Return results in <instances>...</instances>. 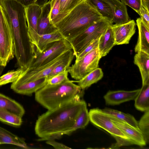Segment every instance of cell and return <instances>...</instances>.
<instances>
[{"label":"cell","mask_w":149,"mask_h":149,"mask_svg":"<svg viewBox=\"0 0 149 149\" xmlns=\"http://www.w3.org/2000/svg\"><path fill=\"white\" fill-rule=\"evenodd\" d=\"M87 106L81 99L49 110L39 116L35 127L39 141L59 138L73 125L82 109Z\"/></svg>","instance_id":"cell-1"},{"label":"cell","mask_w":149,"mask_h":149,"mask_svg":"<svg viewBox=\"0 0 149 149\" xmlns=\"http://www.w3.org/2000/svg\"><path fill=\"white\" fill-rule=\"evenodd\" d=\"M103 18L87 0L78 5L53 25L68 40L81 33L95 22Z\"/></svg>","instance_id":"cell-2"},{"label":"cell","mask_w":149,"mask_h":149,"mask_svg":"<svg viewBox=\"0 0 149 149\" xmlns=\"http://www.w3.org/2000/svg\"><path fill=\"white\" fill-rule=\"evenodd\" d=\"M83 90L69 80L58 84H46L35 93V99L48 110H52L81 100Z\"/></svg>","instance_id":"cell-3"},{"label":"cell","mask_w":149,"mask_h":149,"mask_svg":"<svg viewBox=\"0 0 149 149\" xmlns=\"http://www.w3.org/2000/svg\"><path fill=\"white\" fill-rule=\"evenodd\" d=\"M112 25L109 20L102 18L78 35L68 40L72 47L75 56L83 51L92 42L99 38L108 27Z\"/></svg>","instance_id":"cell-4"},{"label":"cell","mask_w":149,"mask_h":149,"mask_svg":"<svg viewBox=\"0 0 149 149\" xmlns=\"http://www.w3.org/2000/svg\"><path fill=\"white\" fill-rule=\"evenodd\" d=\"M90 121L94 125L107 132L116 139L113 148L134 145L133 141L115 125L109 116L98 108L91 109L88 112Z\"/></svg>","instance_id":"cell-5"},{"label":"cell","mask_w":149,"mask_h":149,"mask_svg":"<svg viewBox=\"0 0 149 149\" xmlns=\"http://www.w3.org/2000/svg\"><path fill=\"white\" fill-rule=\"evenodd\" d=\"M73 55L72 49L68 50L43 66L36 68H27L23 70L18 79L12 83L20 84L46 77L57 65Z\"/></svg>","instance_id":"cell-6"},{"label":"cell","mask_w":149,"mask_h":149,"mask_svg":"<svg viewBox=\"0 0 149 149\" xmlns=\"http://www.w3.org/2000/svg\"><path fill=\"white\" fill-rule=\"evenodd\" d=\"M72 49L71 45L64 39L50 43L42 52H38L36 51L32 61L27 68H36L43 66L66 51Z\"/></svg>","instance_id":"cell-7"},{"label":"cell","mask_w":149,"mask_h":149,"mask_svg":"<svg viewBox=\"0 0 149 149\" xmlns=\"http://www.w3.org/2000/svg\"><path fill=\"white\" fill-rule=\"evenodd\" d=\"M101 57L98 48L90 51L67 69L71 77L78 80L98 68Z\"/></svg>","instance_id":"cell-8"},{"label":"cell","mask_w":149,"mask_h":149,"mask_svg":"<svg viewBox=\"0 0 149 149\" xmlns=\"http://www.w3.org/2000/svg\"><path fill=\"white\" fill-rule=\"evenodd\" d=\"M15 56L13 35L0 5V63L5 67Z\"/></svg>","instance_id":"cell-9"},{"label":"cell","mask_w":149,"mask_h":149,"mask_svg":"<svg viewBox=\"0 0 149 149\" xmlns=\"http://www.w3.org/2000/svg\"><path fill=\"white\" fill-rule=\"evenodd\" d=\"M25 10L29 36L31 42L36 48L39 37L37 22L42 12V6L35 3L25 7Z\"/></svg>","instance_id":"cell-10"},{"label":"cell","mask_w":149,"mask_h":149,"mask_svg":"<svg viewBox=\"0 0 149 149\" xmlns=\"http://www.w3.org/2000/svg\"><path fill=\"white\" fill-rule=\"evenodd\" d=\"M108 115L113 122L133 141L134 145L140 146L146 145V143L143 136L139 128L133 127L123 121Z\"/></svg>","instance_id":"cell-11"},{"label":"cell","mask_w":149,"mask_h":149,"mask_svg":"<svg viewBox=\"0 0 149 149\" xmlns=\"http://www.w3.org/2000/svg\"><path fill=\"white\" fill-rule=\"evenodd\" d=\"M136 24L134 20L122 24L112 25L116 45L126 44L136 32Z\"/></svg>","instance_id":"cell-12"},{"label":"cell","mask_w":149,"mask_h":149,"mask_svg":"<svg viewBox=\"0 0 149 149\" xmlns=\"http://www.w3.org/2000/svg\"><path fill=\"white\" fill-rule=\"evenodd\" d=\"M140 89L132 91L123 90L109 91L104 96L106 104L109 105H115L130 100H134Z\"/></svg>","instance_id":"cell-13"},{"label":"cell","mask_w":149,"mask_h":149,"mask_svg":"<svg viewBox=\"0 0 149 149\" xmlns=\"http://www.w3.org/2000/svg\"><path fill=\"white\" fill-rule=\"evenodd\" d=\"M109 5L112 13V25L127 23L131 20L129 16L126 5L119 0H104Z\"/></svg>","instance_id":"cell-14"},{"label":"cell","mask_w":149,"mask_h":149,"mask_svg":"<svg viewBox=\"0 0 149 149\" xmlns=\"http://www.w3.org/2000/svg\"><path fill=\"white\" fill-rule=\"evenodd\" d=\"M51 9L50 1L42 6V12L37 22V30L39 35L51 33L57 30L51 24L49 19V14Z\"/></svg>","instance_id":"cell-15"},{"label":"cell","mask_w":149,"mask_h":149,"mask_svg":"<svg viewBox=\"0 0 149 149\" xmlns=\"http://www.w3.org/2000/svg\"><path fill=\"white\" fill-rule=\"evenodd\" d=\"M46 77L22 84L12 83L10 88L15 92L22 95H29L36 92L47 84Z\"/></svg>","instance_id":"cell-16"},{"label":"cell","mask_w":149,"mask_h":149,"mask_svg":"<svg viewBox=\"0 0 149 149\" xmlns=\"http://www.w3.org/2000/svg\"><path fill=\"white\" fill-rule=\"evenodd\" d=\"M139 31L137 43L135 47L136 53L142 52L149 54V29L143 22L140 18L136 20Z\"/></svg>","instance_id":"cell-17"},{"label":"cell","mask_w":149,"mask_h":149,"mask_svg":"<svg viewBox=\"0 0 149 149\" xmlns=\"http://www.w3.org/2000/svg\"><path fill=\"white\" fill-rule=\"evenodd\" d=\"M112 25L109 26L99 38L98 48L101 57L106 55L116 45Z\"/></svg>","instance_id":"cell-18"},{"label":"cell","mask_w":149,"mask_h":149,"mask_svg":"<svg viewBox=\"0 0 149 149\" xmlns=\"http://www.w3.org/2000/svg\"><path fill=\"white\" fill-rule=\"evenodd\" d=\"M134 62L139 70L142 85L149 84V54L142 52H137L134 56Z\"/></svg>","instance_id":"cell-19"},{"label":"cell","mask_w":149,"mask_h":149,"mask_svg":"<svg viewBox=\"0 0 149 149\" xmlns=\"http://www.w3.org/2000/svg\"><path fill=\"white\" fill-rule=\"evenodd\" d=\"M0 109L14 113L21 117L25 112L24 107L19 103L0 93Z\"/></svg>","instance_id":"cell-20"},{"label":"cell","mask_w":149,"mask_h":149,"mask_svg":"<svg viewBox=\"0 0 149 149\" xmlns=\"http://www.w3.org/2000/svg\"><path fill=\"white\" fill-rule=\"evenodd\" d=\"M8 144L28 148L24 139L0 126V145Z\"/></svg>","instance_id":"cell-21"},{"label":"cell","mask_w":149,"mask_h":149,"mask_svg":"<svg viewBox=\"0 0 149 149\" xmlns=\"http://www.w3.org/2000/svg\"><path fill=\"white\" fill-rule=\"evenodd\" d=\"M134 100V106L137 110L144 112L149 110V84L142 85Z\"/></svg>","instance_id":"cell-22"},{"label":"cell","mask_w":149,"mask_h":149,"mask_svg":"<svg viewBox=\"0 0 149 149\" xmlns=\"http://www.w3.org/2000/svg\"><path fill=\"white\" fill-rule=\"evenodd\" d=\"M103 76V73L102 69L97 68L88 73L81 79L73 81V82L77 83L81 88L84 90L97 82L102 78Z\"/></svg>","instance_id":"cell-23"},{"label":"cell","mask_w":149,"mask_h":149,"mask_svg":"<svg viewBox=\"0 0 149 149\" xmlns=\"http://www.w3.org/2000/svg\"><path fill=\"white\" fill-rule=\"evenodd\" d=\"M39 35L36 50L38 52H42L49 44L64 39L57 30L50 33Z\"/></svg>","instance_id":"cell-24"},{"label":"cell","mask_w":149,"mask_h":149,"mask_svg":"<svg viewBox=\"0 0 149 149\" xmlns=\"http://www.w3.org/2000/svg\"><path fill=\"white\" fill-rule=\"evenodd\" d=\"M87 1L103 18L107 19L111 22L113 18L112 12L109 5L104 0Z\"/></svg>","instance_id":"cell-25"},{"label":"cell","mask_w":149,"mask_h":149,"mask_svg":"<svg viewBox=\"0 0 149 149\" xmlns=\"http://www.w3.org/2000/svg\"><path fill=\"white\" fill-rule=\"evenodd\" d=\"M90 119L87 106L84 107L81 111L77 117L73 125L63 133L69 135L73 132L79 129H83L88 124Z\"/></svg>","instance_id":"cell-26"},{"label":"cell","mask_w":149,"mask_h":149,"mask_svg":"<svg viewBox=\"0 0 149 149\" xmlns=\"http://www.w3.org/2000/svg\"><path fill=\"white\" fill-rule=\"evenodd\" d=\"M102 110L109 115L123 121L133 127L139 128L138 122L130 114L108 108H105Z\"/></svg>","instance_id":"cell-27"},{"label":"cell","mask_w":149,"mask_h":149,"mask_svg":"<svg viewBox=\"0 0 149 149\" xmlns=\"http://www.w3.org/2000/svg\"><path fill=\"white\" fill-rule=\"evenodd\" d=\"M82 0H60V13L53 20L52 24L64 17Z\"/></svg>","instance_id":"cell-28"},{"label":"cell","mask_w":149,"mask_h":149,"mask_svg":"<svg viewBox=\"0 0 149 149\" xmlns=\"http://www.w3.org/2000/svg\"><path fill=\"white\" fill-rule=\"evenodd\" d=\"M22 117L5 110L0 109V121L15 127L20 126L22 122Z\"/></svg>","instance_id":"cell-29"},{"label":"cell","mask_w":149,"mask_h":149,"mask_svg":"<svg viewBox=\"0 0 149 149\" xmlns=\"http://www.w3.org/2000/svg\"><path fill=\"white\" fill-rule=\"evenodd\" d=\"M138 127L141 132L146 144L149 142V110L145 113L138 122Z\"/></svg>","instance_id":"cell-30"},{"label":"cell","mask_w":149,"mask_h":149,"mask_svg":"<svg viewBox=\"0 0 149 149\" xmlns=\"http://www.w3.org/2000/svg\"><path fill=\"white\" fill-rule=\"evenodd\" d=\"M23 69L18 68L16 70H9L0 77V86L9 83H13L18 78Z\"/></svg>","instance_id":"cell-31"},{"label":"cell","mask_w":149,"mask_h":149,"mask_svg":"<svg viewBox=\"0 0 149 149\" xmlns=\"http://www.w3.org/2000/svg\"><path fill=\"white\" fill-rule=\"evenodd\" d=\"M74 56V55L72 56L55 67L49 74L46 77L47 79H49L59 73L67 70L70 66Z\"/></svg>","instance_id":"cell-32"},{"label":"cell","mask_w":149,"mask_h":149,"mask_svg":"<svg viewBox=\"0 0 149 149\" xmlns=\"http://www.w3.org/2000/svg\"><path fill=\"white\" fill-rule=\"evenodd\" d=\"M68 73L67 70L59 73L51 78L47 80L46 84L57 85L69 80L68 77Z\"/></svg>","instance_id":"cell-33"},{"label":"cell","mask_w":149,"mask_h":149,"mask_svg":"<svg viewBox=\"0 0 149 149\" xmlns=\"http://www.w3.org/2000/svg\"><path fill=\"white\" fill-rule=\"evenodd\" d=\"M49 1L51 3L49 19L50 23L52 24L53 20L60 13V0H50Z\"/></svg>","instance_id":"cell-34"},{"label":"cell","mask_w":149,"mask_h":149,"mask_svg":"<svg viewBox=\"0 0 149 149\" xmlns=\"http://www.w3.org/2000/svg\"><path fill=\"white\" fill-rule=\"evenodd\" d=\"M99 38L96 39L92 42L83 51L75 56L76 58L75 60L77 61L79 60L90 51L98 48Z\"/></svg>","instance_id":"cell-35"},{"label":"cell","mask_w":149,"mask_h":149,"mask_svg":"<svg viewBox=\"0 0 149 149\" xmlns=\"http://www.w3.org/2000/svg\"><path fill=\"white\" fill-rule=\"evenodd\" d=\"M121 0L125 5L130 7L139 15L141 6V0Z\"/></svg>","instance_id":"cell-36"},{"label":"cell","mask_w":149,"mask_h":149,"mask_svg":"<svg viewBox=\"0 0 149 149\" xmlns=\"http://www.w3.org/2000/svg\"><path fill=\"white\" fill-rule=\"evenodd\" d=\"M140 19L146 27L149 29V12L141 6L140 13Z\"/></svg>","instance_id":"cell-37"},{"label":"cell","mask_w":149,"mask_h":149,"mask_svg":"<svg viewBox=\"0 0 149 149\" xmlns=\"http://www.w3.org/2000/svg\"><path fill=\"white\" fill-rule=\"evenodd\" d=\"M46 143L52 146L55 149H71L62 143L57 142L54 139L47 140Z\"/></svg>","instance_id":"cell-38"},{"label":"cell","mask_w":149,"mask_h":149,"mask_svg":"<svg viewBox=\"0 0 149 149\" xmlns=\"http://www.w3.org/2000/svg\"><path fill=\"white\" fill-rule=\"evenodd\" d=\"M20 3L25 7L30 5L34 4L36 0H14Z\"/></svg>","instance_id":"cell-39"},{"label":"cell","mask_w":149,"mask_h":149,"mask_svg":"<svg viewBox=\"0 0 149 149\" xmlns=\"http://www.w3.org/2000/svg\"><path fill=\"white\" fill-rule=\"evenodd\" d=\"M142 6L149 12V0H141Z\"/></svg>","instance_id":"cell-40"},{"label":"cell","mask_w":149,"mask_h":149,"mask_svg":"<svg viewBox=\"0 0 149 149\" xmlns=\"http://www.w3.org/2000/svg\"><path fill=\"white\" fill-rule=\"evenodd\" d=\"M5 68V67L2 66L0 63V76L2 73Z\"/></svg>","instance_id":"cell-41"},{"label":"cell","mask_w":149,"mask_h":149,"mask_svg":"<svg viewBox=\"0 0 149 149\" xmlns=\"http://www.w3.org/2000/svg\"><path fill=\"white\" fill-rule=\"evenodd\" d=\"M37 0H36V2L37 1Z\"/></svg>","instance_id":"cell-42"}]
</instances>
